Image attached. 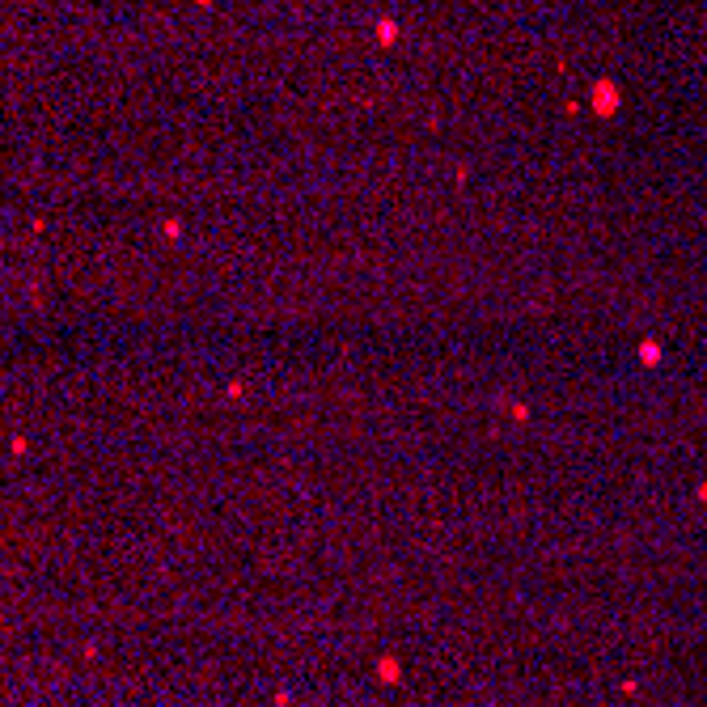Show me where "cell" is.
<instances>
[{"label": "cell", "instance_id": "1", "mask_svg": "<svg viewBox=\"0 0 707 707\" xmlns=\"http://www.w3.org/2000/svg\"><path fill=\"white\" fill-rule=\"evenodd\" d=\"M593 102H597V111H602V115H610L614 106H619V89H614L610 81H602V85H597V93H593Z\"/></svg>", "mask_w": 707, "mask_h": 707}]
</instances>
